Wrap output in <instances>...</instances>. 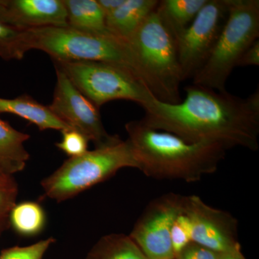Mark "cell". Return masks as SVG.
<instances>
[{
    "label": "cell",
    "mask_w": 259,
    "mask_h": 259,
    "mask_svg": "<svg viewBox=\"0 0 259 259\" xmlns=\"http://www.w3.org/2000/svg\"><path fill=\"white\" fill-rule=\"evenodd\" d=\"M185 91V100L177 104L151 97L142 107V122L190 144L213 143L227 150L236 146L258 149V90L245 99L193 83Z\"/></svg>",
    "instance_id": "6da1fadb"
},
{
    "label": "cell",
    "mask_w": 259,
    "mask_h": 259,
    "mask_svg": "<svg viewBox=\"0 0 259 259\" xmlns=\"http://www.w3.org/2000/svg\"><path fill=\"white\" fill-rule=\"evenodd\" d=\"M138 169L157 180H201L214 173L227 149L213 143L186 142L176 135L148 127L142 120L125 125Z\"/></svg>",
    "instance_id": "7a4b0ae2"
},
{
    "label": "cell",
    "mask_w": 259,
    "mask_h": 259,
    "mask_svg": "<svg viewBox=\"0 0 259 259\" xmlns=\"http://www.w3.org/2000/svg\"><path fill=\"white\" fill-rule=\"evenodd\" d=\"M22 47L25 54L30 50L41 51L49 54L53 61L59 62L102 61L120 65L131 71L147 88L127 42L110 32L88 33L68 26L28 29L23 30Z\"/></svg>",
    "instance_id": "3957f363"
},
{
    "label": "cell",
    "mask_w": 259,
    "mask_h": 259,
    "mask_svg": "<svg viewBox=\"0 0 259 259\" xmlns=\"http://www.w3.org/2000/svg\"><path fill=\"white\" fill-rule=\"evenodd\" d=\"M127 45L153 97L164 103L182 101L180 85L183 79L176 40L157 10L140 25Z\"/></svg>",
    "instance_id": "277c9868"
},
{
    "label": "cell",
    "mask_w": 259,
    "mask_h": 259,
    "mask_svg": "<svg viewBox=\"0 0 259 259\" xmlns=\"http://www.w3.org/2000/svg\"><path fill=\"white\" fill-rule=\"evenodd\" d=\"M259 37L258 0H228L226 21L208 60L193 84L227 92L226 84L245 51Z\"/></svg>",
    "instance_id": "5b68a950"
},
{
    "label": "cell",
    "mask_w": 259,
    "mask_h": 259,
    "mask_svg": "<svg viewBox=\"0 0 259 259\" xmlns=\"http://www.w3.org/2000/svg\"><path fill=\"white\" fill-rule=\"evenodd\" d=\"M126 167L138 168V163L128 141H122L117 136L110 144L66 160L42 181L41 185L47 197L61 202L110 178Z\"/></svg>",
    "instance_id": "8992f818"
},
{
    "label": "cell",
    "mask_w": 259,
    "mask_h": 259,
    "mask_svg": "<svg viewBox=\"0 0 259 259\" xmlns=\"http://www.w3.org/2000/svg\"><path fill=\"white\" fill-rule=\"evenodd\" d=\"M83 96L100 109L107 102L125 100L141 107L153 97L128 69L102 61H54Z\"/></svg>",
    "instance_id": "52a82bcc"
},
{
    "label": "cell",
    "mask_w": 259,
    "mask_h": 259,
    "mask_svg": "<svg viewBox=\"0 0 259 259\" xmlns=\"http://www.w3.org/2000/svg\"><path fill=\"white\" fill-rule=\"evenodd\" d=\"M228 8V0H208L177 37L183 81L192 79L208 60L226 21Z\"/></svg>",
    "instance_id": "ba28073f"
},
{
    "label": "cell",
    "mask_w": 259,
    "mask_h": 259,
    "mask_svg": "<svg viewBox=\"0 0 259 259\" xmlns=\"http://www.w3.org/2000/svg\"><path fill=\"white\" fill-rule=\"evenodd\" d=\"M184 196L163 194L148 204L130 237L148 259H175L171 231L183 212Z\"/></svg>",
    "instance_id": "9c48e42d"
},
{
    "label": "cell",
    "mask_w": 259,
    "mask_h": 259,
    "mask_svg": "<svg viewBox=\"0 0 259 259\" xmlns=\"http://www.w3.org/2000/svg\"><path fill=\"white\" fill-rule=\"evenodd\" d=\"M55 69L56 84L49 110L66 125L93 141L96 148L113 141L118 136L107 134L100 109L83 96L61 70Z\"/></svg>",
    "instance_id": "30bf717a"
},
{
    "label": "cell",
    "mask_w": 259,
    "mask_h": 259,
    "mask_svg": "<svg viewBox=\"0 0 259 259\" xmlns=\"http://www.w3.org/2000/svg\"><path fill=\"white\" fill-rule=\"evenodd\" d=\"M183 212L190 219L192 241L216 253L241 250L238 221L226 211L211 207L198 196H184Z\"/></svg>",
    "instance_id": "8fae6325"
},
{
    "label": "cell",
    "mask_w": 259,
    "mask_h": 259,
    "mask_svg": "<svg viewBox=\"0 0 259 259\" xmlns=\"http://www.w3.org/2000/svg\"><path fill=\"white\" fill-rule=\"evenodd\" d=\"M0 22L19 30L67 26L63 0H0Z\"/></svg>",
    "instance_id": "7c38bea8"
},
{
    "label": "cell",
    "mask_w": 259,
    "mask_h": 259,
    "mask_svg": "<svg viewBox=\"0 0 259 259\" xmlns=\"http://www.w3.org/2000/svg\"><path fill=\"white\" fill-rule=\"evenodd\" d=\"M158 0H125L123 4L105 18L111 35L127 42L140 25L158 7Z\"/></svg>",
    "instance_id": "4fadbf2b"
},
{
    "label": "cell",
    "mask_w": 259,
    "mask_h": 259,
    "mask_svg": "<svg viewBox=\"0 0 259 259\" xmlns=\"http://www.w3.org/2000/svg\"><path fill=\"white\" fill-rule=\"evenodd\" d=\"M2 113L18 115L36 125L40 131L52 129L62 131L69 127L56 117L49 107L39 103L27 95L15 99L0 98V114Z\"/></svg>",
    "instance_id": "5bb4252c"
},
{
    "label": "cell",
    "mask_w": 259,
    "mask_h": 259,
    "mask_svg": "<svg viewBox=\"0 0 259 259\" xmlns=\"http://www.w3.org/2000/svg\"><path fill=\"white\" fill-rule=\"evenodd\" d=\"M30 137L0 118V168L7 175L12 176L25 168L30 154L24 143Z\"/></svg>",
    "instance_id": "9a60e30c"
},
{
    "label": "cell",
    "mask_w": 259,
    "mask_h": 259,
    "mask_svg": "<svg viewBox=\"0 0 259 259\" xmlns=\"http://www.w3.org/2000/svg\"><path fill=\"white\" fill-rule=\"evenodd\" d=\"M67 26L91 34L109 33L105 17L97 0H63Z\"/></svg>",
    "instance_id": "2e32d148"
},
{
    "label": "cell",
    "mask_w": 259,
    "mask_h": 259,
    "mask_svg": "<svg viewBox=\"0 0 259 259\" xmlns=\"http://www.w3.org/2000/svg\"><path fill=\"white\" fill-rule=\"evenodd\" d=\"M208 0H162L157 10L162 21L175 40L192 23Z\"/></svg>",
    "instance_id": "e0dca14e"
},
{
    "label": "cell",
    "mask_w": 259,
    "mask_h": 259,
    "mask_svg": "<svg viewBox=\"0 0 259 259\" xmlns=\"http://www.w3.org/2000/svg\"><path fill=\"white\" fill-rule=\"evenodd\" d=\"M86 259H148L129 236L107 235L89 252Z\"/></svg>",
    "instance_id": "ac0fdd59"
},
{
    "label": "cell",
    "mask_w": 259,
    "mask_h": 259,
    "mask_svg": "<svg viewBox=\"0 0 259 259\" xmlns=\"http://www.w3.org/2000/svg\"><path fill=\"white\" fill-rule=\"evenodd\" d=\"M10 220L18 233L31 236L41 231L45 223V214L38 204L23 202L15 204L11 211Z\"/></svg>",
    "instance_id": "d6986e66"
},
{
    "label": "cell",
    "mask_w": 259,
    "mask_h": 259,
    "mask_svg": "<svg viewBox=\"0 0 259 259\" xmlns=\"http://www.w3.org/2000/svg\"><path fill=\"white\" fill-rule=\"evenodd\" d=\"M23 30L0 22V58L5 61L23 59Z\"/></svg>",
    "instance_id": "ffe728a7"
},
{
    "label": "cell",
    "mask_w": 259,
    "mask_h": 259,
    "mask_svg": "<svg viewBox=\"0 0 259 259\" xmlns=\"http://www.w3.org/2000/svg\"><path fill=\"white\" fill-rule=\"evenodd\" d=\"M18 185L11 175L0 176V234L8 226L10 214L16 204Z\"/></svg>",
    "instance_id": "44dd1931"
},
{
    "label": "cell",
    "mask_w": 259,
    "mask_h": 259,
    "mask_svg": "<svg viewBox=\"0 0 259 259\" xmlns=\"http://www.w3.org/2000/svg\"><path fill=\"white\" fill-rule=\"evenodd\" d=\"M54 242V238H49L28 246L8 248L2 252L0 259H42L46 252Z\"/></svg>",
    "instance_id": "7402d4cb"
},
{
    "label": "cell",
    "mask_w": 259,
    "mask_h": 259,
    "mask_svg": "<svg viewBox=\"0 0 259 259\" xmlns=\"http://www.w3.org/2000/svg\"><path fill=\"white\" fill-rule=\"evenodd\" d=\"M62 140L56 146L71 157L81 156L88 151L89 140L79 131L69 127L61 131Z\"/></svg>",
    "instance_id": "603a6c76"
},
{
    "label": "cell",
    "mask_w": 259,
    "mask_h": 259,
    "mask_svg": "<svg viewBox=\"0 0 259 259\" xmlns=\"http://www.w3.org/2000/svg\"><path fill=\"white\" fill-rule=\"evenodd\" d=\"M171 242L175 256L192 242L190 219L183 212L177 217L172 226Z\"/></svg>",
    "instance_id": "cb8c5ba5"
},
{
    "label": "cell",
    "mask_w": 259,
    "mask_h": 259,
    "mask_svg": "<svg viewBox=\"0 0 259 259\" xmlns=\"http://www.w3.org/2000/svg\"><path fill=\"white\" fill-rule=\"evenodd\" d=\"M219 255L220 253L191 242L175 256V259H218Z\"/></svg>",
    "instance_id": "d4e9b609"
},
{
    "label": "cell",
    "mask_w": 259,
    "mask_h": 259,
    "mask_svg": "<svg viewBox=\"0 0 259 259\" xmlns=\"http://www.w3.org/2000/svg\"><path fill=\"white\" fill-rule=\"evenodd\" d=\"M259 66V40H255L250 46L238 61L237 66Z\"/></svg>",
    "instance_id": "484cf974"
},
{
    "label": "cell",
    "mask_w": 259,
    "mask_h": 259,
    "mask_svg": "<svg viewBox=\"0 0 259 259\" xmlns=\"http://www.w3.org/2000/svg\"><path fill=\"white\" fill-rule=\"evenodd\" d=\"M103 12L105 18L112 15L123 4L125 0H97Z\"/></svg>",
    "instance_id": "4316f807"
},
{
    "label": "cell",
    "mask_w": 259,
    "mask_h": 259,
    "mask_svg": "<svg viewBox=\"0 0 259 259\" xmlns=\"http://www.w3.org/2000/svg\"><path fill=\"white\" fill-rule=\"evenodd\" d=\"M218 259H246L242 254L241 250L230 252V253H221Z\"/></svg>",
    "instance_id": "83f0119b"
},
{
    "label": "cell",
    "mask_w": 259,
    "mask_h": 259,
    "mask_svg": "<svg viewBox=\"0 0 259 259\" xmlns=\"http://www.w3.org/2000/svg\"><path fill=\"white\" fill-rule=\"evenodd\" d=\"M3 175H7V174H5V172H3V170H2L1 168H0V176Z\"/></svg>",
    "instance_id": "f1b7e54d"
}]
</instances>
